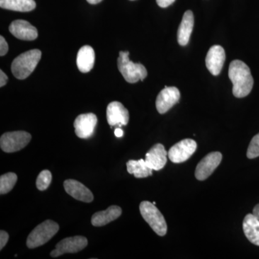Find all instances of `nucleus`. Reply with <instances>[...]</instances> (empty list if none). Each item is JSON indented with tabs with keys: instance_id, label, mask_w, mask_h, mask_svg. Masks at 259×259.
Wrapping results in <instances>:
<instances>
[{
	"instance_id": "obj_25",
	"label": "nucleus",
	"mask_w": 259,
	"mask_h": 259,
	"mask_svg": "<svg viewBox=\"0 0 259 259\" xmlns=\"http://www.w3.org/2000/svg\"><path fill=\"white\" fill-rule=\"evenodd\" d=\"M259 156V134L255 135L250 141L247 150V157L252 159Z\"/></svg>"
},
{
	"instance_id": "obj_11",
	"label": "nucleus",
	"mask_w": 259,
	"mask_h": 259,
	"mask_svg": "<svg viewBox=\"0 0 259 259\" xmlns=\"http://www.w3.org/2000/svg\"><path fill=\"white\" fill-rule=\"evenodd\" d=\"M180 92L175 87H165L158 94L156 98V106L160 114L168 112L174 105L180 101Z\"/></svg>"
},
{
	"instance_id": "obj_6",
	"label": "nucleus",
	"mask_w": 259,
	"mask_h": 259,
	"mask_svg": "<svg viewBox=\"0 0 259 259\" xmlns=\"http://www.w3.org/2000/svg\"><path fill=\"white\" fill-rule=\"evenodd\" d=\"M31 139V135L25 131L5 133L0 139V146L5 152L15 153L26 147Z\"/></svg>"
},
{
	"instance_id": "obj_24",
	"label": "nucleus",
	"mask_w": 259,
	"mask_h": 259,
	"mask_svg": "<svg viewBox=\"0 0 259 259\" xmlns=\"http://www.w3.org/2000/svg\"><path fill=\"white\" fill-rule=\"evenodd\" d=\"M52 180V175L49 170H44L39 174L36 180V187L37 190L44 191L47 190L51 185Z\"/></svg>"
},
{
	"instance_id": "obj_19",
	"label": "nucleus",
	"mask_w": 259,
	"mask_h": 259,
	"mask_svg": "<svg viewBox=\"0 0 259 259\" xmlns=\"http://www.w3.org/2000/svg\"><path fill=\"white\" fill-rule=\"evenodd\" d=\"M95 62V53L90 46H84L78 51L76 64L78 69L82 73L90 72L93 69Z\"/></svg>"
},
{
	"instance_id": "obj_15",
	"label": "nucleus",
	"mask_w": 259,
	"mask_h": 259,
	"mask_svg": "<svg viewBox=\"0 0 259 259\" xmlns=\"http://www.w3.org/2000/svg\"><path fill=\"white\" fill-rule=\"evenodd\" d=\"M64 187L66 193L73 198L87 203L93 202V194L81 182L74 180H67L65 181Z\"/></svg>"
},
{
	"instance_id": "obj_28",
	"label": "nucleus",
	"mask_w": 259,
	"mask_h": 259,
	"mask_svg": "<svg viewBox=\"0 0 259 259\" xmlns=\"http://www.w3.org/2000/svg\"><path fill=\"white\" fill-rule=\"evenodd\" d=\"M175 0H156V3L160 8H166L173 4Z\"/></svg>"
},
{
	"instance_id": "obj_17",
	"label": "nucleus",
	"mask_w": 259,
	"mask_h": 259,
	"mask_svg": "<svg viewBox=\"0 0 259 259\" xmlns=\"http://www.w3.org/2000/svg\"><path fill=\"white\" fill-rule=\"evenodd\" d=\"M194 23L193 13L191 10H187L184 14L177 32V40L179 44L182 47L187 45L190 41L191 34L193 30Z\"/></svg>"
},
{
	"instance_id": "obj_4",
	"label": "nucleus",
	"mask_w": 259,
	"mask_h": 259,
	"mask_svg": "<svg viewBox=\"0 0 259 259\" xmlns=\"http://www.w3.org/2000/svg\"><path fill=\"white\" fill-rule=\"evenodd\" d=\"M59 230V226L54 221L48 220L35 228L30 233L26 244L29 248H35L46 244Z\"/></svg>"
},
{
	"instance_id": "obj_22",
	"label": "nucleus",
	"mask_w": 259,
	"mask_h": 259,
	"mask_svg": "<svg viewBox=\"0 0 259 259\" xmlns=\"http://www.w3.org/2000/svg\"><path fill=\"white\" fill-rule=\"evenodd\" d=\"M127 172L131 175H134L136 178H146L152 175L153 169L148 166L144 159L130 160L126 163Z\"/></svg>"
},
{
	"instance_id": "obj_18",
	"label": "nucleus",
	"mask_w": 259,
	"mask_h": 259,
	"mask_svg": "<svg viewBox=\"0 0 259 259\" xmlns=\"http://www.w3.org/2000/svg\"><path fill=\"white\" fill-rule=\"evenodd\" d=\"M122 214V209L119 206L112 205L106 210L100 211L93 214L91 222L93 226L102 227L117 219Z\"/></svg>"
},
{
	"instance_id": "obj_12",
	"label": "nucleus",
	"mask_w": 259,
	"mask_h": 259,
	"mask_svg": "<svg viewBox=\"0 0 259 259\" xmlns=\"http://www.w3.org/2000/svg\"><path fill=\"white\" fill-rule=\"evenodd\" d=\"M226 61V52L221 46H213L209 49L206 56V66L213 76H218L221 72Z\"/></svg>"
},
{
	"instance_id": "obj_9",
	"label": "nucleus",
	"mask_w": 259,
	"mask_h": 259,
	"mask_svg": "<svg viewBox=\"0 0 259 259\" xmlns=\"http://www.w3.org/2000/svg\"><path fill=\"white\" fill-rule=\"evenodd\" d=\"M222 158V153L221 152L209 153L202 158L196 167L195 177L197 180H207L219 166Z\"/></svg>"
},
{
	"instance_id": "obj_8",
	"label": "nucleus",
	"mask_w": 259,
	"mask_h": 259,
	"mask_svg": "<svg viewBox=\"0 0 259 259\" xmlns=\"http://www.w3.org/2000/svg\"><path fill=\"white\" fill-rule=\"evenodd\" d=\"M197 143L192 139H185L174 145L168 151V158L175 163L187 161L197 149Z\"/></svg>"
},
{
	"instance_id": "obj_27",
	"label": "nucleus",
	"mask_w": 259,
	"mask_h": 259,
	"mask_svg": "<svg viewBox=\"0 0 259 259\" xmlns=\"http://www.w3.org/2000/svg\"><path fill=\"white\" fill-rule=\"evenodd\" d=\"M8 241H9L8 233L5 231H0V249H3Z\"/></svg>"
},
{
	"instance_id": "obj_16",
	"label": "nucleus",
	"mask_w": 259,
	"mask_h": 259,
	"mask_svg": "<svg viewBox=\"0 0 259 259\" xmlns=\"http://www.w3.org/2000/svg\"><path fill=\"white\" fill-rule=\"evenodd\" d=\"M168 153L161 144L154 145L146 153L145 161L151 169L159 171L165 166Z\"/></svg>"
},
{
	"instance_id": "obj_5",
	"label": "nucleus",
	"mask_w": 259,
	"mask_h": 259,
	"mask_svg": "<svg viewBox=\"0 0 259 259\" xmlns=\"http://www.w3.org/2000/svg\"><path fill=\"white\" fill-rule=\"evenodd\" d=\"M140 212L146 222L159 236H164L167 233V225L161 212L154 204L144 201L140 204Z\"/></svg>"
},
{
	"instance_id": "obj_33",
	"label": "nucleus",
	"mask_w": 259,
	"mask_h": 259,
	"mask_svg": "<svg viewBox=\"0 0 259 259\" xmlns=\"http://www.w3.org/2000/svg\"><path fill=\"white\" fill-rule=\"evenodd\" d=\"M131 1H134V0H131Z\"/></svg>"
},
{
	"instance_id": "obj_2",
	"label": "nucleus",
	"mask_w": 259,
	"mask_h": 259,
	"mask_svg": "<svg viewBox=\"0 0 259 259\" xmlns=\"http://www.w3.org/2000/svg\"><path fill=\"white\" fill-rule=\"evenodd\" d=\"M41 51L33 49L26 51L15 58L11 65V71L15 77L25 79L33 72L41 59Z\"/></svg>"
},
{
	"instance_id": "obj_1",
	"label": "nucleus",
	"mask_w": 259,
	"mask_h": 259,
	"mask_svg": "<svg viewBox=\"0 0 259 259\" xmlns=\"http://www.w3.org/2000/svg\"><path fill=\"white\" fill-rule=\"evenodd\" d=\"M228 76L233 83V94L237 98L248 96L253 86V79L249 67L240 60L232 61Z\"/></svg>"
},
{
	"instance_id": "obj_3",
	"label": "nucleus",
	"mask_w": 259,
	"mask_h": 259,
	"mask_svg": "<svg viewBox=\"0 0 259 259\" xmlns=\"http://www.w3.org/2000/svg\"><path fill=\"white\" fill-rule=\"evenodd\" d=\"M128 51H120L117 59V67L127 82L137 83L147 76L148 72L144 65L130 60Z\"/></svg>"
},
{
	"instance_id": "obj_31",
	"label": "nucleus",
	"mask_w": 259,
	"mask_h": 259,
	"mask_svg": "<svg viewBox=\"0 0 259 259\" xmlns=\"http://www.w3.org/2000/svg\"><path fill=\"white\" fill-rule=\"evenodd\" d=\"M253 214L259 221V204L255 206L254 208L253 209Z\"/></svg>"
},
{
	"instance_id": "obj_10",
	"label": "nucleus",
	"mask_w": 259,
	"mask_h": 259,
	"mask_svg": "<svg viewBox=\"0 0 259 259\" xmlns=\"http://www.w3.org/2000/svg\"><path fill=\"white\" fill-rule=\"evenodd\" d=\"M97 123V117L95 114L80 115L76 117L74 122L75 134L80 139H88L93 136Z\"/></svg>"
},
{
	"instance_id": "obj_14",
	"label": "nucleus",
	"mask_w": 259,
	"mask_h": 259,
	"mask_svg": "<svg viewBox=\"0 0 259 259\" xmlns=\"http://www.w3.org/2000/svg\"><path fill=\"white\" fill-rule=\"evenodd\" d=\"M107 120L111 127L127 125L129 121L128 110L120 102H112L107 106Z\"/></svg>"
},
{
	"instance_id": "obj_23",
	"label": "nucleus",
	"mask_w": 259,
	"mask_h": 259,
	"mask_svg": "<svg viewBox=\"0 0 259 259\" xmlns=\"http://www.w3.org/2000/svg\"><path fill=\"white\" fill-rule=\"evenodd\" d=\"M17 180H18V176L16 174L13 172L2 175L0 177V194H5L13 190Z\"/></svg>"
},
{
	"instance_id": "obj_26",
	"label": "nucleus",
	"mask_w": 259,
	"mask_h": 259,
	"mask_svg": "<svg viewBox=\"0 0 259 259\" xmlns=\"http://www.w3.org/2000/svg\"><path fill=\"white\" fill-rule=\"evenodd\" d=\"M8 50H9V47H8V42L4 37L0 36V56L6 55Z\"/></svg>"
},
{
	"instance_id": "obj_29",
	"label": "nucleus",
	"mask_w": 259,
	"mask_h": 259,
	"mask_svg": "<svg viewBox=\"0 0 259 259\" xmlns=\"http://www.w3.org/2000/svg\"><path fill=\"white\" fill-rule=\"evenodd\" d=\"M8 77L3 70L0 71V87L3 88L8 82Z\"/></svg>"
},
{
	"instance_id": "obj_30",
	"label": "nucleus",
	"mask_w": 259,
	"mask_h": 259,
	"mask_svg": "<svg viewBox=\"0 0 259 259\" xmlns=\"http://www.w3.org/2000/svg\"><path fill=\"white\" fill-rule=\"evenodd\" d=\"M123 131L122 129L118 127V128H116L115 131V135L116 137L117 138H121L123 136Z\"/></svg>"
},
{
	"instance_id": "obj_13",
	"label": "nucleus",
	"mask_w": 259,
	"mask_h": 259,
	"mask_svg": "<svg viewBox=\"0 0 259 259\" xmlns=\"http://www.w3.org/2000/svg\"><path fill=\"white\" fill-rule=\"evenodd\" d=\"M9 30L17 38L27 41L35 40L38 35L36 28L26 20H15L10 24Z\"/></svg>"
},
{
	"instance_id": "obj_20",
	"label": "nucleus",
	"mask_w": 259,
	"mask_h": 259,
	"mask_svg": "<svg viewBox=\"0 0 259 259\" xmlns=\"http://www.w3.org/2000/svg\"><path fill=\"white\" fill-rule=\"evenodd\" d=\"M243 229L248 241L259 246V221L253 214L245 216L243 222Z\"/></svg>"
},
{
	"instance_id": "obj_21",
	"label": "nucleus",
	"mask_w": 259,
	"mask_h": 259,
	"mask_svg": "<svg viewBox=\"0 0 259 259\" xmlns=\"http://www.w3.org/2000/svg\"><path fill=\"white\" fill-rule=\"evenodd\" d=\"M0 7L3 9L26 13L36 8L34 0H0Z\"/></svg>"
},
{
	"instance_id": "obj_32",
	"label": "nucleus",
	"mask_w": 259,
	"mask_h": 259,
	"mask_svg": "<svg viewBox=\"0 0 259 259\" xmlns=\"http://www.w3.org/2000/svg\"><path fill=\"white\" fill-rule=\"evenodd\" d=\"M90 4L91 5H96L98 4V3H101L102 0H87Z\"/></svg>"
},
{
	"instance_id": "obj_7",
	"label": "nucleus",
	"mask_w": 259,
	"mask_h": 259,
	"mask_svg": "<svg viewBox=\"0 0 259 259\" xmlns=\"http://www.w3.org/2000/svg\"><path fill=\"white\" fill-rule=\"evenodd\" d=\"M88 245V241L85 237H69L58 243L55 249L51 251V255L53 258H56L65 253H78L86 248Z\"/></svg>"
}]
</instances>
